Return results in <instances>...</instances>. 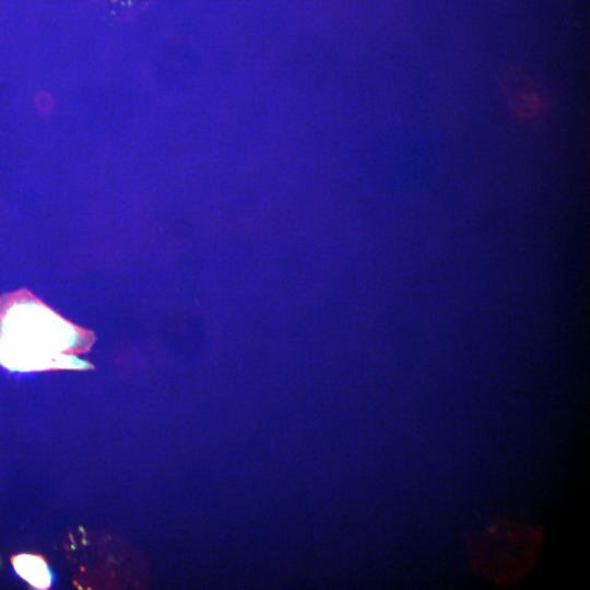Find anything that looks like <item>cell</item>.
<instances>
[{
    "label": "cell",
    "instance_id": "obj_1",
    "mask_svg": "<svg viewBox=\"0 0 590 590\" xmlns=\"http://www.w3.org/2000/svg\"><path fill=\"white\" fill-rule=\"evenodd\" d=\"M82 329L22 288L0 297V364L10 370L85 368L73 356L93 343Z\"/></svg>",
    "mask_w": 590,
    "mask_h": 590
},
{
    "label": "cell",
    "instance_id": "obj_2",
    "mask_svg": "<svg viewBox=\"0 0 590 590\" xmlns=\"http://www.w3.org/2000/svg\"><path fill=\"white\" fill-rule=\"evenodd\" d=\"M541 532L499 519L471 547L474 569L498 583L517 581L533 566Z\"/></svg>",
    "mask_w": 590,
    "mask_h": 590
},
{
    "label": "cell",
    "instance_id": "obj_3",
    "mask_svg": "<svg viewBox=\"0 0 590 590\" xmlns=\"http://www.w3.org/2000/svg\"><path fill=\"white\" fill-rule=\"evenodd\" d=\"M503 84L507 98L518 115L531 117L536 114L540 108L539 97L533 84L526 76L508 73Z\"/></svg>",
    "mask_w": 590,
    "mask_h": 590
},
{
    "label": "cell",
    "instance_id": "obj_4",
    "mask_svg": "<svg viewBox=\"0 0 590 590\" xmlns=\"http://www.w3.org/2000/svg\"><path fill=\"white\" fill-rule=\"evenodd\" d=\"M15 571L36 589H47L51 582L46 560L34 554H20L12 558Z\"/></svg>",
    "mask_w": 590,
    "mask_h": 590
}]
</instances>
